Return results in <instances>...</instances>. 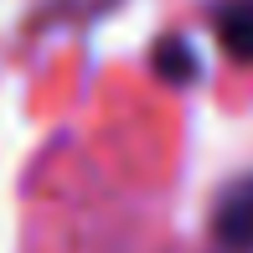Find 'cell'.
I'll list each match as a JSON object with an SVG mask.
<instances>
[{
	"mask_svg": "<svg viewBox=\"0 0 253 253\" xmlns=\"http://www.w3.org/2000/svg\"><path fill=\"white\" fill-rule=\"evenodd\" d=\"M212 26H217V42L227 47V57L253 62V0H222L212 10Z\"/></svg>",
	"mask_w": 253,
	"mask_h": 253,
	"instance_id": "2",
	"label": "cell"
},
{
	"mask_svg": "<svg viewBox=\"0 0 253 253\" xmlns=\"http://www.w3.org/2000/svg\"><path fill=\"white\" fill-rule=\"evenodd\" d=\"M212 238L222 253H253V176H238L222 186L212 207Z\"/></svg>",
	"mask_w": 253,
	"mask_h": 253,
	"instance_id": "1",
	"label": "cell"
},
{
	"mask_svg": "<svg viewBox=\"0 0 253 253\" xmlns=\"http://www.w3.org/2000/svg\"><path fill=\"white\" fill-rule=\"evenodd\" d=\"M0 5H5V0H0Z\"/></svg>",
	"mask_w": 253,
	"mask_h": 253,
	"instance_id": "4",
	"label": "cell"
},
{
	"mask_svg": "<svg viewBox=\"0 0 253 253\" xmlns=\"http://www.w3.org/2000/svg\"><path fill=\"white\" fill-rule=\"evenodd\" d=\"M155 67H160V78H170V83H191V78H197V57H191V47L181 37H166V42H160Z\"/></svg>",
	"mask_w": 253,
	"mask_h": 253,
	"instance_id": "3",
	"label": "cell"
}]
</instances>
